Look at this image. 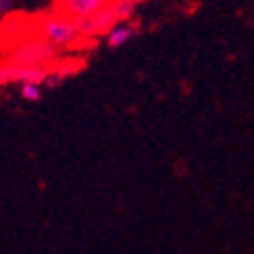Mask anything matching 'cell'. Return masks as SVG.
I'll return each mask as SVG.
<instances>
[{
    "mask_svg": "<svg viewBox=\"0 0 254 254\" xmlns=\"http://www.w3.org/2000/svg\"><path fill=\"white\" fill-rule=\"evenodd\" d=\"M111 0H55V12L69 16L77 22L97 14Z\"/></svg>",
    "mask_w": 254,
    "mask_h": 254,
    "instance_id": "3",
    "label": "cell"
},
{
    "mask_svg": "<svg viewBox=\"0 0 254 254\" xmlns=\"http://www.w3.org/2000/svg\"><path fill=\"white\" fill-rule=\"evenodd\" d=\"M59 51L45 41L43 37H30L20 41L18 45H14L8 53V61L10 65H24V67H45L49 69V65L57 61Z\"/></svg>",
    "mask_w": 254,
    "mask_h": 254,
    "instance_id": "2",
    "label": "cell"
},
{
    "mask_svg": "<svg viewBox=\"0 0 254 254\" xmlns=\"http://www.w3.org/2000/svg\"><path fill=\"white\" fill-rule=\"evenodd\" d=\"M10 8V0H0V14H4Z\"/></svg>",
    "mask_w": 254,
    "mask_h": 254,
    "instance_id": "7",
    "label": "cell"
},
{
    "mask_svg": "<svg viewBox=\"0 0 254 254\" xmlns=\"http://www.w3.org/2000/svg\"><path fill=\"white\" fill-rule=\"evenodd\" d=\"M137 35V28L129 22V20H125V22H117L109 33L105 35V41L111 49H119L123 45H127L133 37Z\"/></svg>",
    "mask_w": 254,
    "mask_h": 254,
    "instance_id": "5",
    "label": "cell"
},
{
    "mask_svg": "<svg viewBox=\"0 0 254 254\" xmlns=\"http://www.w3.org/2000/svg\"><path fill=\"white\" fill-rule=\"evenodd\" d=\"M43 93V83H22L20 85V95L26 101H39Z\"/></svg>",
    "mask_w": 254,
    "mask_h": 254,
    "instance_id": "6",
    "label": "cell"
},
{
    "mask_svg": "<svg viewBox=\"0 0 254 254\" xmlns=\"http://www.w3.org/2000/svg\"><path fill=\"white\" fill-rule=\"evenodd\" d=\"M39 37L49 41L57 51H71L85 43V35L81 30V24L69 16H63L59 12L45 16L39 24Z\"/></svg>",
    "mask_w": 254,
    "mask_h": 254,
    "instance_id": "1",
    "label": "cell"
},
{
    "mask_svg": "<svg viewBox=\"0 0 254 254\" xmlns=\"http://www.w3.org/2000/svg\"><path fill=\"white\" fill-rule=\"evenodd\" d=\"M51 69L45 67H24V65H0V85L6 83H45L49 79Z\"/></svg>",
    "mask_w": 254,
    "mask_h": 254,
    "instance_id": "4",
    "label": "cell"
}]
</instances>
